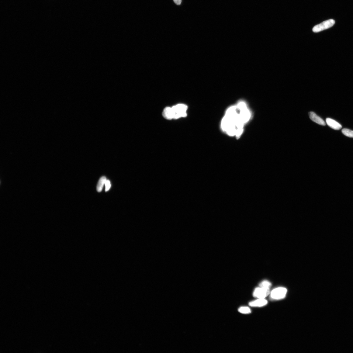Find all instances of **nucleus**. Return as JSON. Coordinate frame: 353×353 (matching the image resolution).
Returning <instances> with one entry per match:
<instances>
[{"label":"nucleus","mask_w":353,"mask_h":353,"mask_svg":"<svg viewBox=\"0 0 353 353\" xmlns=\"http://www.w3.org/2000/svg\"><path fill=\"white\" fill-rule=\"evenodd\" d=\"M174 112V119H177L182 117L187 116L186 111L188 107L186 105L180 104L172 107Z\"/></svg>","instance_id":"f257e3e1"},{"label":"nucleus","mask_w":353,"mask_h":353,"mask_svg":"<svg viewBox=\"0 0 353 353\" xmlns=\"http://www.w3.org/2000/svg\"><path fill=\"white\" fill-rule=\"evenodd\" d=\"M335 21L332 19L327 20L322 23L314 26L312 29L314 33H319L323 30L328 29L334 25Z\"/></svg>","instance_id":"f03ea898"},{"label":"nucleus","mask_w":353,"mask_h":353,"mask_svg":"<svg viewBox=\"0 0 353 353\" xmlns=\"http://www.w3.org/2000/svg\"><path fill=\"white\" fill-rule=\"evenodd\" d=\"M287 290L284 287L277 288L273 289L271 292V297L272 299L279 300L284 298L287 293Z\"/></svg>","instance_id":"7ed1b4c3"},{"label":"nucleus","mask_w":353,"mask_h":353,"mask_svg":"<svg viewBox=\"0 0 353 353\" xmlns=\"http://www.w3.org/2000/svg\"><path fill=\"white\" fill-rule=\"evenodd\" d=\"M269 289L264 288L262 287H257L254 290L253 296L254 297L258 299H265L269 295Z\"/></svg>","instance_id":"20e7f679"},{"label":"nucleus","mask_w":353,"mask_h":353,"mask_svg":"<svg viewBox=\"0 0 353 353\" xmlns=\"http://www.w3.org/2000/svg\"><path fill=\"white\" fill-rule=\"evenodd\" d=\"M239 110L240 112L239 116L240 119L244 124L247 123L249 121L251 118V114L250 111L247 107Z\"/></svg>","instance_id":"39448f33"},{"label":"nucleus","mask_w":353,"mask_h":353,"mask_svg":"<svg viewBox=\"0 0 353 353\" xmlns=\"http://www.w3.org/2000/svg\"><path fill=\"white\" fill-rule=\"evenodd\" d=\"M326 122L330 127L334 130H338L342 128V126L341 124L336 121L329 118L326 119Z\"/></svg>","instance_id":"423d86ee"},{"label":"nucleus","mask_w":353,"mask_h":353,"mask_svg":"<svg viewBox=\"0 0 353 353\" xmlns=\"http://www.w3.org/2000/svg\"><path fill=\"white\" fill-rule=\"evenodd\" d=\"M309 115L311 119L316 123L322 126L326 125L325 121L314 112H309Z\"/></svg>","instance_id":"0eeeda50"},{"label":"nucleus","mask_w":353,"mask_h":353,"mask_svg":"<svg viewBox=\"0 0 353 353\" xmlns=\"http://www.w3.org/2000/svg\"><path fill=\"white\" fill-rule=\"evenodd\" d=\"M163 116L165 119L168 120L174 119V114L172 107H167L163 112Z\"/></svg>","instance_id":"6e6552de"},{"label":"nucleus","mask_w":353,"mask_h":353,"mask_svg":"<svg viewBox=\"0 0 353 353\" xmlns=\"http://www.w3.org/2000/svg\"><path fill=\"white\" fill-rule=\"evenodd\" d=\"M268 303L267 300L265 299H258L249 303V305L252 307H262Z\"/></svg>","instance_id":"1a4fd4ad"},{"label":"nucleus","mask_w":353,"mask_h":353,"mask_svg":"<svg viewBox=\"0 0 353 353\" xmlns=\"http://www.w3.org/2000/svg\"><path fill=\"white\" fill-rule=\"evenodd\" d=\"M106 177L103 176L100 178L97 185V190L98 192H101L102 190L104 185L106 181Z\"/></svg>","instance_id":"9d476101"},{"label":"nucleus","mask_w":353,"mask_h":353,"mask_svg":"<svg viewBox=\"0 0 353 353\" xmlns=\"http://www.w3.org/2000/svg\"><path fill=\"white\" fill-rule=\"evenodd\" d=\"M342 133L345 136L353 138V131L347 129H343L342 130Z\"/></svg>","instance_id":"9b49d317"},{"label":"nucleus","mask_w":353,"mask_h":353,"mask_svg":"<svg viewBox=\"0 0 353 353\" xmlns=\"http://www.w3.org/2000/svg\"><path fill=\"white\" fill-rule=\"evenodd\" d=\"M271 286V283L267 281H264L261 282L259 285L260 287L268 289H269Z\"/></svg>","instance_id":"f8f14e48"},{"label":"nucleus","mask_w":353,"mask_h":353,"mask_svg":"<svg viewBox=\"0 0 353 353\" xmlns=\"http://www.w3.org/2000/svg\"><path fill=\"white\" fill-rule=\"evenodd\" d=\"M238 311L241 313L244 314L249 313L251 312L250 308L247 307H242L239 308Z\"/></svg>","instance_id":"ddd939ff"},{"label":"nucleus","mask_w":353,"mask_h":353,"mask_svg":"<svg viewBox=\"0 0 353 353\" xmlns=\"http://www.w3.org/2000/svg\"><path fill=\"white\" fill-rule=\"evenodd\" d=\"M105 185H106V191H108L111 188V185L109 180H106Z\"/></svg>","instance_id":"4468645a"},{"label":"nucleus","mask_w":353,"mask_h":353,"mask_svg":"<svg viewBox=\"0 0 353 353\" xmlns=\"http://www.w3.org/2000/svg\"><path fill=\"white\" fill-rule=\"evenodd\" d=\"M174 3L177 4V5H180L182 2V0H173Z\"/></svg>","instance_id":"2eb2a0df"}]
</instances>
